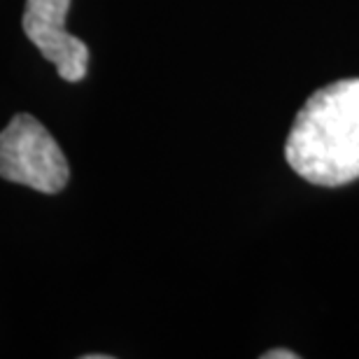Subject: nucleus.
Segmentation results:
<instances>
[{
  "mask_svg": "<svg viewBox=\"0 0 359 359\" xmlns=\"http://www.w3.org/2000/svg\"><path fill=\"white\" fill-rule=\"evenodd\" d=\"M264 359H297V355L290 353V350H271V353L264 355Z\"/></svg>",
  "mask_w": 359,
  "mask_h": 359,
  "instance_id": "4",
  "label": "nucleus"
},
{
  "mask_svg": "<svg viewBox=\"0 0 359 359\" xmlns=\"http://www.w3.org/2000/svg\"><path fill=\"white\" fill-rule=\"evenodd\" d=\"M68 7L70 0H26L24 33L63 80L80 82L87 75L89 47L66 31Z\"/></svg>",
  "mask_w": 359,
  "mask_h": 359,
  "instance_id": "3",
  "label": "nucleus"
},
{
  "mask_svg": "<svg viewBox=\"0 0 359 359\" xmlns=\"http://www.w3.org/2000/svg\"><path fill=\"white\" fill-rule=\"evenodd\" d=\"M0 177L42 194H59L68 184L66 154L33 114H14L0 133Z\"/></svg>",
  "mask_w": 359,
  "mask_h": 359,
  "instance_id": "2",
  "label": "nucleus"
},
{
  "mask_svg": "<svg viewBox=\"0 0 359 359\" xmlns=\"http://www.w3.org/2000/svg\"><path fill=\"white\" fill-rule=\"evenodd\" d=\"M285 159L318 187L359 180V77L327 84L306 100L287 135Z\"/></svg>",
  "mask_w": 359,
  "mask_h": 359,
  "instance_id": "1",
  "label": "nucleus"
}]
</instances>
